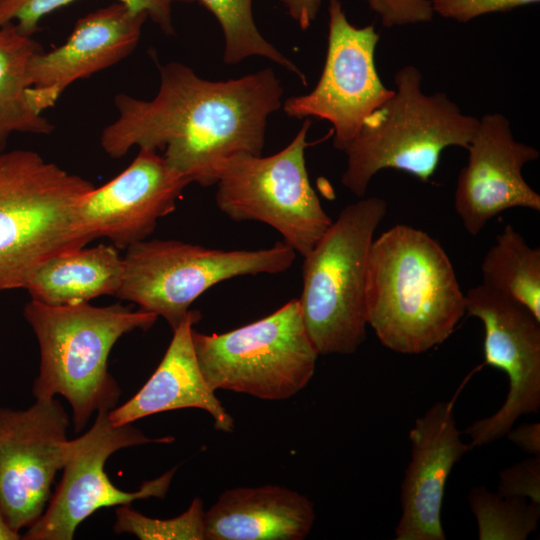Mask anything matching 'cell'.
<instances>
[{"mask_svg":"<svg viewBox=\"0 0 540 540\" xmlns=\"http://www.w3.org/2000/svg\"><path fill=\"white\" fill-rule=\"evenodd\" d=\"M155 97H114L117 118L101 132L111 158L133 147L163 150L166 163L190 183L215 184L217 163L235 153L262 155L268 117L281 107L283 88L273 70L227 81L200 78L179 62L159 65Z\"/></svg>","mask_w":540,"mask_h":540,"instance_id":"1","label":"cell"},{"mask_svg":"<svg viewBox=\"0 0 540 540\" xmlns=\"http://www.w3.org/2000/svg\"><path fill=\"white\" fill-rule=\"evenodd\" d=\"M365 304L367 324L381 344L402 354L442 344L466 313L465 294L442 246L405 224L374 238Z\"/></svg>","mask_w":540,"mask_h":540,"instance_id":"2","label":"cell"},{"mask_svg":"<svg viewBox=\"0 0 540 540\" xmlns=\"http://www.w3.org/2000/svg\"><path fill=\"white\" fill-rule=\"evenodd\" d=\"M24 316L40 349L33 395L64 397L75 432H81L92 415L116 407L121 389L108 370L113 346L132 331L150 329L158 319L155 313L120 303L49 306L34 300L26 304Z\"/></svg>","mask_w":540,"mask_h":540,"instance_id":"3","label":"cell"},{"mask_svg":"<svg viewBox=\"0 0 540 540\" xmlns=\"http://www.w3.org/2000/svg\"><path fill=\"white\" fill-rule=\"evenodd\" d=\"M392 95L370 113L344 151L342 184L362 198L375 174L392 168L422 182L434 175L442 152L467 148L478 118L462 113L445 93L422 92V74L413 65L400 68Z\"/></svg>","mask_w":540,"mask_h":540,"instance_id":"4","label":"cell"},{"mask_svg":"<svg viewBox=\"0 0 540 540\" xmlns=\"http://www.w3.org/2000/svg\"><path fill=\"white\" fill-rule=\"evenodd\" d=\"M94 187L35 151L0 153V291L24 288L43 262L88 244L78 206Z\"/></svg>","mask_w":540,"mask_h":540,"instance_id":"5","label":"cell"},{"mask_svg":"<svg viewBox=\"0 0 540 540\" xmlns=\"http://www.w3.org/2000/svg\"><path fill=\"white\" fill-rule=\"evenodd\" d=\"M386 212L387 203L379 197L347 205L303 256L298 300L319 355L352 354L366 338L368 256Z\"/></svg>","mask_w":540,"mask_h":540,"instance_id":"6","label":"cell"},{"mask_svg":"<svg viewBox=\"0 0 540 540\" xmlns=\"http://www.w3.org/2000/svg\"><path fill=\"white\" fill-rule=\"evenodd\" d=\"M116 297L163 317L174 330L212 286L243 275L278 274L296 259L285 242L258 250H221L178 240H143L126 249Z\"/></svg>","mask_w":540,"mask_h":540,"instance_id":"7","label":"cell"},{"mask_svg":"<svg viewBox=\"0 0 540 540\" xmlns=\"http://www.w3.org/2000/svg\"><path fill=\"white\" fill-rule=\"evenodd\" d=\"M193 345L209 386L262 400H286L312 379L319 356L298 299L272 314L221 334L193 329Z\"/></svg>","mask_w":540,"mask_h":540,"instance_id":"8","label":"cell"},{"mask_svg":"<svg viewBox=\"0 0 540 540\" xmlns=\"http://www.w3.org/2000/svg\"><path fill=\"white\" fill-rule=\"evenodd\" d=\"M309 118L281 151L263 157L235 153L215 167L216 204L236 222L265 223L305 256L326 232L332 219L310 184L305 162Z\"/></svg>","mask_w":540,"mask_h":540,"instance_id":"9","label":"cell"},{"mask_svg":"<svg viewBox=\"0 0 540 540\" xmlns=\"http://www.w3.org/2000/svg\"><path fill=\"white\" fill-rule=\"evenodd\" d=\"M109 411H99L91 428L64 444L63 475L46 509L23 535L26 540H71L78 526L104 507L165 497L177 467L145 481L133 492L112 484L104 466L115 452L147 443H170L173 437L150 438L132 424L114 425Z\"/></svg>","mask_w":540,"mask_h":540,"instance_id":"10","label":"cell"},{"mask_svg":"<svg viewBox=\"0 0 540 540\" xmlns=\"http://www.w3.org/2000/svg\"><path fill=\"white\" fill-rule=\"evenodd\" d=\"M327 52L323 71L308 94L288 98L289 117H315L332 124L333 146L345 151L363 120L394 90L381 81L375 64L379 33L373 25L351 24L339 0H329Z\"/></svg>","mask_w":540,"mask_h":540,"instance_id":"11","label":"cell"},{"mask_svg":"<svg viewBox=\"0 0 540 540\" xmlns=\"http://www.w3.org/2000/svg\"><path fill=\"white\" fill-rule=\"evenodd\" d=\"M466 313L482 321L485 364L502 370L509 390L496 413L465 430L470 448L492 443L540 408V320L517 300L484 284L465 294Z\"/></svg>","mask_w":540,"mask_h":540,"instance_id":"12","label":"cell"},{"mask_svg":"<svg viewBox=\"0 0 540 540\" xmlns=\"http://www.w3.org/2000/svg\"><path fill=\"white\" fill-rule=\"evenodd\" d=\"M70 421L55 399L0 408V506L11 527H30L46 509L63 467Z\"/></svg>","mask_w":540,"mask_h":540,"instance_id":"13","label":"cell"},{"mask_svg":"<svg viewBox=\"0 0 540 540\" xmlns=\"http://www.w3.org/2000/svg\"><path fill=\"white\" fill-rule=\"evenodd\" d=\"M190 181L153 149L140 148L134 160L78 206V224L89 243L108 238L117 249L146 240L157 221L173 212Z\"/></svg>","mask_w":540,"mask_h":540,"instance_id":"14","label":"cell"},{"mask_svg":"<svg viewBox=\"0 0 540 540\" xmlns=\"http://www.w3.org/2000/svg\"><path fill=\"white\" fill-rule=\"evenodd\" d=\"M466 150L468 162L457 178L454 208L470 235H478L505 210H540V195L522 175L524 165L540 153L515 140L506 116L489 113L479 118Z\"/></svg>","mask_w":540,"mask_h":540,"instance_id":"15","label":"cell"},{"mask_svg":"<svg viewBox=\"0 0 540 540\" xmlns=\"http://www.w3.org/2000/svg\"><path fill=\"white\" fill-rule=\"evenodd\" d=\"M147 19L145 12L119 1L79 18L63 44L41 50L31 59L28 98L32 107L43 114L73 82L128 57Z\"/></svg>","mask_w":540,"mask_h":540,"instance_id":"16","label":"cell"},{"mask_svg":"<svg viewBox=\"0 0 540 540\" xmlns=\"http://www.w3.org/2000/svg\"><path fill=\"white\" fill-rule=\"evenodd\" d=\"M453 403L436 402L409 432L412 454L401 483L397 540L446 539L441 523L446 482L453 466L471 449L460 439Z\"/></svg>","mask_w":540,"mask_h":540,"instance_id":"17","label":"cell"},{"mask_svg":"<svg viewBox=\"0 0 540 540\" xmlns=\"http://www.w3.org/2000/svg\"><path fill=\"white\" fill-rule=\"evenodd\" d=\"M200 312L190 310L173 330L171 342L154 373L127 402L109 411L110 421L121 426L153 414L197 408L210 414L214 428L231 433L234 420L205 380L193 345V325Z\"/></svg>","mask_w":540,"mask_h":540,"instance_id":"18","label":"cell"},{"mask_svg":"<svg viewBox=\"0 0 540 540\" xmlns=\"http://www.w3.org/2000/svg\"><path fill=\"white\" fill-rule=\"evenodd\" d=\"M315 521L314 504L278 485L224 491L204 514L205 540H303Z\"/></svg>","mask_w":540,"mask_h":540,"instance_id":"19","label":"cell"},{"mask_svg":"<svg viewBox=\"0 0 540 540\" xmlns=\"http://www.w3.org/2000/svg\"><path fill=\"white\" fill-rule=\"evenodd\" d=\"M123 259L114 245L80 247L43 262L28 278L31 300L49 306L89 303L103 295H116Z\"/></svg>","mask_w":540,"mask_h":540,"instance_id":"20","label":"cell"},{"mask_svg":"<svg viewBox=\"0 0 540 540\" xmlns=\"http://www.w3.org/2000/svg\"><path fill=\"white\" fill-rule=\"evenodd\" d=\"M43 50L33 36L22 34L14 23L0 28V153L12 134L49 135L54 125L31 105L29 65Z\"/></svg>","mask_w":540,"mask_h":540,"instance_id":"21","label":"cell"},{"mask_svg":"<svg viewBox=\"0 0 540 540\" xmlns=\"http://www.w3.org/2000/svg\"><path fill=\"white\" fill-rule=\"evenodd\" d=\"M483 283L524 306L540 320V249L508 224L481 263Z\"/></svg>","mask_w":540,"mask_h":540,"instance_id":"22","label":"cell"},{"mask_svg":"<svg viewBox=\"0 0 540 540\" xmlns=\"http://www.w3.org/2000/svg\"><path fill=\"white\" fill-rule=\"evenodd\" d=\"M218 21L224 36L223 61L236 64L251 56L265 57L297 75L301 70L259 32L253 17V0H196Z\"/></svg>","mask_w":540,"mask_h":540,"instance_id":"23","label":"cell"},{"mask_svg":"<svg viewBox=\"0 0 540 540\" xmlns=\"http://www.w3.org/2000/svg\"><path fill=\"white\" fill-rule=\"evenodd\" d=\"M480 540H525L535 531L540 504L521 497H503L485 487H474L468 496Z\"/></svg>","mask_w":540,"mask_h":540,"instance_id":"24","label":"cell"},{"mask_svg":"<svg viewBox=\"0 0 540 540\" xmlns=\"http://www.w3.org/2000/svg\"><path fill=\"white\" fill-rule=\"evenodd\" d=\"M78 0H0V28L14 23L18 30L33 36L40 29L41 20L48 14ZM134 10L145 12L160 30L168 35L176 34L172 6L176 3H194L196 0H116Z\"/></svg>","mask_w":540,"mask_h":540,"instance_id":"25","label":"cell"},{"mask_svg":"<svg viewBox=\"0 0 540 540\" xmlns=\"http://www.w3.org/2000/svg\"><path fill=\"white\" fill-rule=\"evenodd\" d=\"M204 508L201 498L192 500L189 508L170 519L147 517L129 505L115 510L114 531L129 533L141 540H205Z\"/></svg>","mask_w":540,"mask_h":540,"instance_id":"26","label":"cell"},{"mask_svg":"<svg viewBox=\"0 0 540 540\" xmlns=\"http://www.w3.org/2000/svg\"><path fill=\"white\" fill-rule=\"evenodd\" d=\"M498 494L528 498L540 504V455H533L499 473Z\"/></svg>","mask_w":540,"mask_h":540,"instance_id":"27","label":"cell"},{"mask_svg":"<svg viewBox=\"0 0 540 540\" xmlns=\"http://www.w3.org/2000/svg\"><path fill=\"white\" fill-rule=\"evenodd\" d=\"M539 0H431L434 13L466 23L493 12H505L516 7L538 3Z\"/></svg>","mask_w":540,"mask_h":540,"instance_id":"28","label":"cell"},{"mask_svg":"<svg viewBox=\"0 0 540 540\" xmlns=\"http://www.w3.org/2000/svg\"><path fill=\"white\" fill-rule=\"evenodd\" d=\"M386 28L430 22L431 0H364Z\"/></svg>","mask_w":540,"mask_h":540,"instance_id":"29","label":"cell"},{"mask_svg":"<svg viewBox=\"0 0 540 540\" xmlns=\"http://www.w3.org/2000/svg\"><path fill=\"white\" fill-rule=\"evenodd\" d=\"M508 439L518 446L522 451L533 455H540V424L524 423L515 429H510L507 434Z\"/></svg>","mask_w":540,"mask_h":540,"instance_id":"30","label":"cell"},{"mask_svg":"<svg viewBox=\"0 0 540 540\" xmlns=\"http://www.w3.org/2000/svg\"><path fill=\"white\" fill-rule=\"evenodd\" d=\"M323 0H282L290 17L302 30H307L316 20Z\"/></svg>","mask_w":540,"mask_h":540,"instance_id":"31","label":"cell"},{"mask_svg":"<svg viewBox=\"0 0 540 540\" xmlns=\"http://www.w3.org/2000/svg\"><path fill=\"white\" fill-rule=\"evenodd\" d=\"M22 539L18 531L14 530L9 524L6 516L0 506V540H18Z\"/></svg>","mask_w":540,"mask_h":540,"instance_id":"32","label":"cell"}]
</instances>
